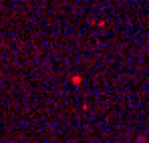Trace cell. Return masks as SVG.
<instances>
[{
    "mask_svg": "<svg viewBox=\"0 0 149 143\" xmlns=\"http://www.w3.org/2000/svg\"><path fill=\"white\" fill-rule=\"evenodd\" d=\"M71 81H73V85H81V83H83V79H81L79 75H74V77L71 79Z\"/></svg>",
    "mask_w": 149,
    "mask_h": 143,
    "instance_id": "1",
    "label": "cell"
}]
</instances>
